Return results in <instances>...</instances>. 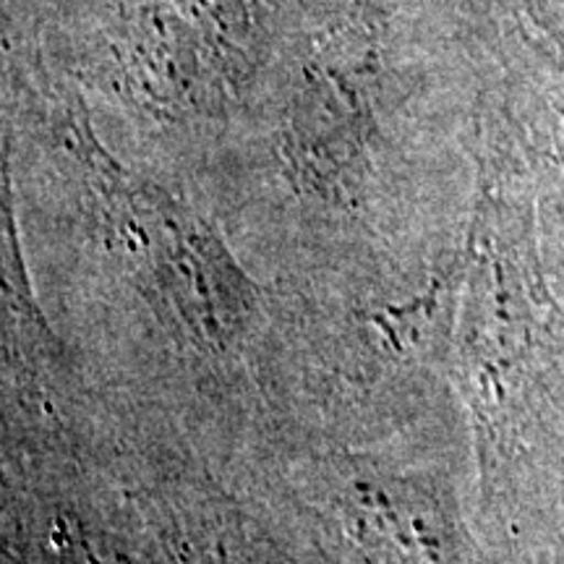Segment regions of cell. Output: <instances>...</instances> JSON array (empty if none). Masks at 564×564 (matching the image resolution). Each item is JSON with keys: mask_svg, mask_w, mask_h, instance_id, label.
Returning <instances> with one entry per match:
<instances>
[{"mask_svg": "<svg viewBox=\"0 0 564 564\" xmlns=\"http://www.w3.org/2000/svg\"><path fill=\"white\" fill-rule=\"evenodd\" d=\"M301 0H3V34L160 126L246 116Z\"/></svg>", "mask_w": 564, "mask_h": 564, "instance_id": "6da1fadb", "label": "cell"}]
</instances>
